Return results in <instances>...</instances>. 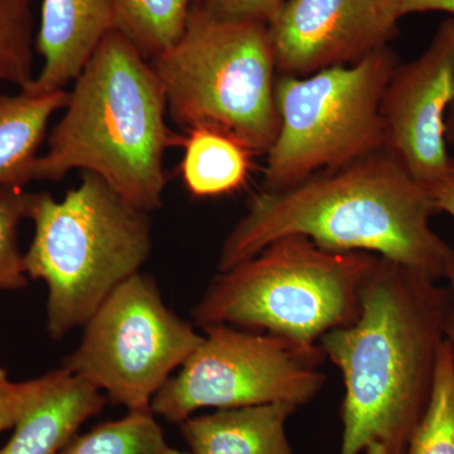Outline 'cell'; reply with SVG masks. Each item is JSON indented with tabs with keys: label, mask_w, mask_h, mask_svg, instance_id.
Instances as JSON below:
<instances>
[{
	"label": "cell",
	"mask_w": 454,
	"mask_h": 454,
	"mask_svg": "<svg viewBox=\"0 0 454 454\" xmlns=\"http://www.w3.org/2000/svg\"><path fill=\"white\" fill-rule=\"evenodd\" d=\"M429 191L387 151L325 170L288 190L262 191L227 234L219 271L247 262L284 236L331 252H363L446 279L454 249L435 234Z\"/></svg>",
	"instance_id": "7a4b0ae2"
},
{
	"label": "cell",
	"mask_w": 454,
	"mask_h": 454,
	"mask_svg": "<svg viewBox=\"0 0 454 454\" xmlns=\"http://www.w3.org/2000/svg\"><path fill=\"white\" fill-rule=\"evenodd\" d=\"M199 348L170 376L151 409L181 424L200 409H234L286 403L307 404L325 387V354L270 333H249L229 325L203 328Z\"/></svg>",
	"instance_id": "9c48e42d"
},
{
	"label": "cell",
	"mask_w": 454,
	"mask_h": 454,
	"mask_svg": "<svg viewBox=\"0 0 454 454\" xmlns=\"http://www.w3.org/2000/svg\"><path fill=\"white\" fill-rule=\"evenodd\" d=\"M452 175L454 177V157H452Z\"/></svg>",
	"instance_id": "f546056e"
},
{
	"label": "cell",
	"mask_w": 454,
	"mask_h": 454,
	"mask_svg": "<svg viewBox=\"0 0 454 454\" xmlns=\"http://www.w3.org/2000/svg\"><path fill=\"white\" fill-rule=\"evenodd\" d=\"M74 82L46 153L33 163L32 182H59L80 169L103 178L140 210L162 207L164 155L184 138L169 129L153 66L112 31Z\"/></svg>",
	"instance_id": "3957f363"
},
{
	"label": "cell",
	"mask_w": 454,
	"mask_h": 454,
	"mask_svg": "<svg viewBox=\"0 0 454 454\" xmlns=\"http://www.w3.org/2000/svg\"><path fill=\"white\" fill-rule=\"evenodd\" d=\"M366 454H389L387 453V448L382 446L380 443H370L369 446L365 448Z\"/></svg>",
	"instance_id": "83f0119b"
},
{
	"label": "cell",
	"mask_w": 454,
	"mask_h": 454,
	"mask_svg": "<svg viewBox=\"0 0 454 454\" xmlns=\"http://www.w3.org/2000/svg\"><path fill=\"white\" fill-rule=\"evenodd\" d=\"M381 256L331 252L301 235L284 236L214 278L193 309L200 327L258 328L301 346L356 321L364 286Z\"/></svg>",
	"instance_id": "5b68a950"
},
{
	"label": "cell",
	"mask_w": 454,
	"mask_h": 454,
	"mask_svg": "<svg viewBox=\"0 0 454 454\" xmlns=\"http://www.w3.org/2000/svg\"><path fill=\"white\" fill-rule=\"evenodd\" d=\"M452 309L450 286L381 258L356 321L319 340L345 385L339 454H360L373 442L405 454L432 395Z\"/></svg>",
	"instance_id": "6da1fadb"
},
{
	"label": "cell",
	"mask_w": 454,
	"mask_h": 454,
	"mask_svg": "<svg viewBox=\"0 0 454 454\" xmlns=\"http://www.w3.org/2000/svg\"><path fill=\"white\" fill-rule=\"evenodd\" d=\"M112 31L113 0H42L35 52L43 59V66L26 91L47 94L65 90Z\"/></svg>",
	"instance_id": "7c38bea8"
},
{
	"label": "cell",
	"mask_w": 454,
	"mask_h": 454,
	"mask_svg": "<svg viewBox=\"0 0 454 454\" xmlns=\"http://www.w3.org/2000/svg\"><path fill=\"white\" fill-rule=\"evenodd\" d=\"M399 64L389 46L356 64L276 80L280 129L269 149L264 191L298 186L384 149L381 98Z\"/></svg>",
	"instance_id": "52a82bcc"
},
{
	"label": "cell",
	"mask_w": 454,
	"mask_h": 454,
	"mask_svg": "<svg viewBox=\"0 0 454 454\" xmlns=\"http://www.w3.org/2000/svg\"><path fill=\"white\" fill-rule=\"evenodd\" d=\"M192 325L167 307L153 278L121 284L85 325L62 367L128 411H152V400L202 342Z\"/></svg>",
	"instance_id": "ba28073f"
},
{
	"label": "cell",
	"mask_w": 454,
	"mask_h": 454,
	"mask_svg": "<svg viewBox=\"0 0 454 454\" xmlns=\"http://www.w3.org/2000/svg\"><path fill=\"white\" fill-rule=\"evenodd\" d=\"M29 220L35 235L26 273L46 283L53 340L83 327L121 284L140 273L153 249L148 212L92 172H82V184L59 201L35 193Z\"/></svg>",
	"instance_id": "277c9868"
},
{
	"label": "cell",
	"mask_w": 454,
	"mask_h": 454,
	"mask_svg": "<svg viewBox=\"0 0 454 454\" xmlns=\"http://www.w3.org/2000/svg\"><path fill=\"white\" fill-rule=\"evenodd\" d=\"M68 91L20 90L0 97V188L31 184V169L53 114L67 106Z\"/></svg>",
	"instance_id": "9a60e30c"
},
{
	"label": "cell",
	"mask_w": 454,
	"mask_h": 454,
	"mask_svg": "<svg viewBox=\"0 0 454 454\" xmlns=\"http://www.w3.org/2000/svg\"><path fill=\"white\" fill-rule=\"evenodd\" d=\"M202 0H113L114 31L153 61L184 35L188 17Z\"/></svg>",
	"instance_id": "e0dca14e"
},
{
	"label": "cell",
	"mask_w": 454,
	"mask_h": 454,
	"mask_svg": "<svg viewBox=\"0 0 454 454\" xmlns=\"http://www.w3.org/2000/svg\"><path fill=\"white\" fill-rule=\"evenodd\" d=\"M184 146L181 172L191 195H226L247 181L253 153L226 134L211 128H195L188 130Z\"/></svg>",
	"instance_id": "2e32d148"
},
{
	"label": "cell",
	"mask_w": 454,
	"mask_h": 454,
	"mask_svg": "<svg viewBox=\"0 0 454 454\" xmlns=\"http://www.w3.org/2000/svg\"><path fill=\"white\" fill-rule=\"evenodd\" d=\"M67 373L64 367L28 381H12L0 367V432L13 429L27 411L55 387Z\"/></svg>",
	"instance_id": "7402d4cb"
},
{
	"label": "cell",
	"mask_w": 454,
	"mask_h": 454,
	"mask_svg": "<svg viewBox=\"0 0 454 454\" xmlns=\"http://www.w3.org/2000/svg\"><path fill=\"white\" fill-rule=\"evenodd\" d=\"M405 454H454V361L447 340L439 348L428 406Z\"/></svg>",
	"instance_id": "d6986e66"
},
{
	"label": "cell",
	"mask_w": 454,
	"mask_h": 454,
	"mask_svg": "<svg viewBox=\"0 0 454 454\" xmlns=\"http://www.w3.org/2000/svg\"><path fill=\"white\" fill-rule=\"evenodd\" d=\"M152 66L178 127L221 131L253 154L273 146L280 116L268 23L226 20L196 4L184 35Z\"/></svg>",
	"instance_id": "8992f818"
},
{
	"label": "cell",
	"mask_w": 454,
	"mask_h": 454,
	"mask_svg": "<svg viewBox=\"0 0 454 454\" xmlns=\"http://www.w3.org/2000/svg\"><path fill=\"white\" fill-rule=\"evenodd\" d=\"M437 212H446L454 219V177L428 188Z\"/></svg>",
	"instance_id": "d4e9b609"
},
{
	"label": "cell",
	"mask_w": 454,
	"mask_h": 454,
	"mask_svg": "<svg viewBox=\"0 0 454 454\" xmlns=\"http://www.w3.org/2000/svg\"><path fill=\"white\" fill-rule=\"evenodd\" d=\"M454 101V17L422 55L397 64L381 98L384 151L424 187L453 178L446 116Z\"/></svg>",
	"instance_id": "30bf717a"
},
{
	"label": "cell",
	"mask_w": 454,
	"mask_h": 454,
	"mask_svg": "<svg viewBox=\"0 0 454 454\" xmlns=\"http://www.w3.org/2000/svg\"><path fill=\"white\" fill-rule=\"evenodd\" d=\"M286 0H202L215 16L234 20L269 23Z\"/></svg>",
	"instance_id": "603a6c76"
},
{
	"label": "cell",
	"mask_w": 454,
	"mask_h": 454,
	"mask_svg": "<svg viewBox=\"0 0 454 454\" xmlns=\"http://www.w3.org/2000/svg\"><path fill=\"white\" fill-rule=\"evenodd\" d=\"M152 411H131L124 418L74 434L57 454H163L168 448Z\"/></svg>",
	"instance_id": "ac0fdd59"
},
{
	"label": "cell",
	"mask_w": 454,
	"mask_h": 454,
	"mask_svg": "<svg viewBox=\"0 0 454 454\" xmlns=\"http://www.w3.org/2000/svg\"><path fill=\"white\" fill-rule=\"evenodd\" d=\"M397 22L390 0H286L268 23L277 73L306 77L356 64L387 46Z\"/></svg>",
	"instance_id": "8fae6325"
},
{
	"label": "cell",
	"mask_w": 454,
	"mask_h": 454,
	"mask_svg": "<svg viewBox=\"0 0 454 454\" xmlns=\"http://www.w3.org/2000/svg\"><path fill=\"white\" fill-rule=\"evenodd\" d=\"M295 411L286 403L219 409L179 427L192 454H294L286 426Z\"/></svg>",
	"instance_id": "4fadbf2b"
},
{
	"label": "cell",
	"mask_w": 454,
	"mask_h": 454,
	"mask_svg": "<svg viewBox=\"0 0 454 454\" xmlns=\"http://www.w3.org/2000/svg\"><path fill=\"white\" fill-rule=\"evenodd\" d=\"M35 195L22 187L0 188V292L28 286L18 235L22 221L29 219Z\"/></svg>",
	"instance_id": "44dd1931"
},
{
	"label": "cell",
	"mask_w": 454,
	"mask_h": 454,
	"mask_svg": "<svg viewBox=\"0 0 454 454\" xmlns=\"http://www.w3.org/2000/svg\"><path fill=\"white\" fill-rule=\"evenodd\" d=\"M35 0H0V86L26 90L35 79Z\"/></svg>",
	"instance_id": "ffe728a7"
},
{
	"label": "cell",
	"mask_w": 454,
	"mask_h": 454,
	"mask_svg": "<svg viewBox=\"0 0 454 454\" xmlns=\"http://www.w3.org/2000/svg\"><path fill=\"white\" fill-rule=\"evenodd\" d=\"M397 20L413 13L443 12L454 17V0H390Z\"/></svg>",
	"instance_id": "cb8c5ba5"
},
{
	"label": "cell",
	"mask_w": 454,
	"mask_h": 454,
	"mask_svg": "<svg viewBox=\"0 0 454 454\" xmlns=\"http://www.w3.org/2000/svg\"><path fill=\"white\" fill-rule=\"evenodd\" d=\"M163 454H187V453H184V452H179V450H173V448H167L166 450H164V453Z\"/></svg>",
	"instance_id": "f1b7e54d"
},
{
	"label": "cell",
	"mask_w": 454,
	"mask_h": 454,
	"mask_svg": "<svg viewBox=\"0 0 454 454\" xmlns=\"http://www.w3.org/2000/svg\"><path fill=\"white\" fill-rule=\"evenodd\" d=\"M446 279L448 280V284H450V289L453 298V309L452 313H450V321H448L447 324L446 340L448 343H450V348H452L454 361V262H452V265L448 269Z\"/></svg>",
	"instance_id": "484cf974"
},
{
	"label": "cell",
	"mask_w": 454,
	"mask_h": 454,
	"mask_svg": "<svg viewBox=\"0 0 454 454\" xmlns=\"http://www.w3.org/2000/svg\"><path fill=\"white\" fill-rule=\"evenodd\" d=\"M106 403L100 390L67 372L23 415L0 454H57Z\"/></svg>",
	"instance_id": "5bb4252c"
},
{
	"label": "cell",
	"mask_w": 454,
	"mask_h": 454,
	"mask_svg": "<svg viewBox=\"0 0 454 454\" xmlns=\"http://www.w3.org/2000/svg\"><path fill=\"white\" fill-rule=\"evenodd\" d=\"M446 140L454 145V101L446 116Z\"/></svg>",
	"instance_id": "4316f807"
}]
</instances>
